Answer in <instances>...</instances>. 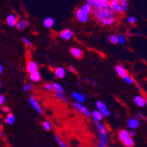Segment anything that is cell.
Wrapping results in <instances>:
<instances>
[{
    "label": "cell",
    "mask_w": 147,
    "mask_h": 147,
    "mask_svg": "<svg viewBox=\"0 0 147 147\" xmlns=\"http://www.w3.org/2000/svg\"><path fill=\"white\" fill-rule=\"evenodd\" d=\"M85 81H86V82H89V79L88 78H85Z\"/></svg>",
    "instance_id": "obj_46"
},
{
    "label": "cell",
    "mask_w": 147,
    "mask_h": 147,
    "mask_svg": "<svg viewBox=\"0 0 147 147\" xmlns=\"http://www.w3.org/2000/svg\"><path fill=\"white\" fill-rule=\"evenodd\" d=\"M115 69H116V72H117V74L120 76V77H124V76H127V72L126 69L123 67L121 65H118L115 67Z\"/></svg>",
    "instance_id": "obj_20"
},
{
    "label": "cell",
    "mask_w": 147,
    "mask_h": 147,
    "mask_svg": "<svg viewBox=\"0 0 147 147\" xmlns=\"http://www.w3.org/2000/svg\"><path fill=\"white\" fill-rule=\"evenodd\" d=\"M118 137L120 141L123 142L127 138H129V133H128V131L127 129H121L118 133Z\"/></svg>",
    "instance_id": "obj_21"
},
{
    "label": "cell",
    "mask_w": 147,
    "mask_h": 147,
    "mask_svg": "<svg viewBox=\"0 0 147 147\" xmlns=\"http://www.w3.org/2000/svg\"><path fill=\"white\" fill-rule=\"evenodd\" d=\"M54 74H55L56 77H57L59 79H62V78H65V75H66V70L64 67H57L54 70Z\"/></svg>",
    "instance_id": "obj_14"
},
{
    "label": "cell",
    "mask_w": 147,
    "mask_h": 147,
    "mask_svg": "<svg viewBox=\"0 0 147 147\" xmlns=\"http://www.w3.org/2000/svg\"><path fill=\"white\" fill-rule=\"evenodd\" d=\"M54 139H55L56 141H57V144L59 145L60 147H68L67 145V144H65V143L57 135H54Z\"/></svg>",
    "instance_id": "obj_29"
},
{
    "label": "cell",
    "mask_w": 147,
    "mask_h": 147,
    "mask_svg": "<svg viewBox=\"0 0 147 147\" xmlns=\"http://www.w3.org/2000/svg\"><path fill=\"white\" fill-rule=\"evenodd\" d=\"M92 117L93 121H100L103 119V116H102V113L100 111L95 110L92 113Z\"/></svg>",
    "instance_id": "obj_19"
},
{
    "label": "cell",
    "mask_w": 147,
    "mask_h": 147,
    "mask_svg": "<svg viewBox=\"0 0 147 147\" xmlns=\"http://www.w3.org/2000/svg\"><path fill=\"white\" fill-rule=\"evenodd\" d=\"M108 146H109V139L108 136L105 134H100L98 147H108Z\"/></svg>",
    "instance_id": "obj_6"
},
{
    "label": "cell",
    "mask_w": 147,
    "mask_h": 147,
    "mask_svg": "<svg viewBox=\"0 0 147 147\" xmlns=\"http://www.w3.org/2000/svg\"><path fill=\"white\" fill-rule=\"evenodd\" d=\"M53 87V91H55V92H59V93H63L65 94V89L63 88V86H61V84H59V83H53L52 84Z\"/></svg>",
    "instance_id": "obj_23"
},
{
    "label": "cell",
    "mask_w": 147,
    "mask_h": 147,
    "mask_svg": "<svg viewBox=\"0 0 147 147\" xmlns=\"http://www.w3.org/2000/svg\"><path fill=\"white\" fill-rule=\"evenodd\" d=\"M140 125V121H139L138 119L133 117V118H130L128 119L127 121V126L128 127L130 128L132 130L137 129Z\"/></svg>",
    "instance_id": "obj_8"
},
{
    "label": "cell",
    "mask_w": 147,
    "mask_h": 147,
    "mask_svg": "<svg viewBox=\"0 0 147 147\" xmlns=\"http://www.w3.org/2000/svg\"><path fill=\"white\" fill-rule=\"evenodd\" d=\"M122 143H123V144H124V145H125L126 147H133L135 144L133 139L130 137L128 138H127L126 140H125V141H123Z\"/></svg>",
    "instance_id": "obj_28"
},
{
    "label": "cell",
    "mask_w": 147,
    "mask_h": 147,
    "mask_svg": "<svg viewBox=\"0 0 147 147\" xmlns=\"http://www.w3.org/2000/svg\"><path fill=\"white\" fill-rule=\"evenodd\" d=\"M134 102L140 108H144L146 105V100L143 96L137 95L134 97Z\"/></svg>",
    "instance_id": "obj_9"
},
{
    "label": "cell",
    "mask_w": 147,
    "mask_h": 147,
    "mask_svg": "<svg viewBox=\"0 0 147 147\" xmlns=\"http://www.w3.org/2000/svg\"><path fill=\"white\" fill-rule=\"evenodd\" d=\"M2 136H3V133H2V129H0V137H2Z\"/></svg>",
    "instance_id": "obj_45"
},
{
    "label": "cell",
    "mask_w": 147,
    "mask_h": 147,
    "mask_svg": "<svg viewBox=\"0 0 147 147\" xmlns=\"http://www.w3.org/2000/svg\"><path fill=\"white\" fill-rule=\"evenodd\" d=\"M86 4L89 5L92 7H94V9H101L105 8L108 5H109V1L108 0H87Z\"/></svg>",
    "instance_id": "obj_2"
},
{
    "label": "cell",
    "mask_w": 147,
    "mask_h": 147,
    "mask_svg": "<svg viewBox=\"0 0 147 147\" xmlns=\"http://www.w3.org/2000/svg\"><path fill=\"white\" fill-rule=\"evenodd\" d=\"M22 40L24 41V42L25 45H26V46H29V47L32 46V41H31L30 40L28 39L27 37H22Z\"/></svg>",
    "instance_id": "obj_35"
},
{
    "label": "cell",
    "mask_w": 147,
    "mask_h": 147,
    "mask_svg": "<svg viewBox=\"0 0 147 147\" xmlns=\"http://www.w3.org/2000/svg\"><path fill=\"white\" fill-rule=\"evenodd\" d=\"M29 25V21L26 19H21L18 21L16 24V27L18 30H22L26 29Z\"/></svg>",
    "instance_id": "obj_16"
},
{
    "label": "cell",
    "mask_w": 147,
    "mask_h": 147,
    "mask_svg": "<svg viewBox=\"0 0 147 147\" xmlns=\"http://www.w3.org/2000/svg\"><path fill=\"white\" fill-rule=\"evenodd\" d=\"M1 85H2V84H1V82H0V87H1Z\"/></svg>",
    "instance_id": "obj_48"
},
{
    "label": "cell",
    "mask_w": 147,
    "mask_h": 147,
    "mask_svg": "<svg viewBox=\"0 0 147 147\" xmlns=\"http://www.w3.org/2000/svg\"><path fill=\"white\" fill-rule=\"evenodd\" d=\"M3 69H4L3 66H2V65H1V64H0V75H1L2 73H3Z\"/></svg>",
    "instance_id": "obj_43"
},
{
    "label": "cell",
    "mask_w": 147,
    "mask_h": 147,
    "mask_svg": "<svg viewBox=\"0 0 147 147\" xmlns=\"http://www.w3.org/2000/svg\"><path fill=\"white\" fill-rule=\"evenodd\" d=\"M5 102V98L2 94H0V105H2Z\"/></svg>",
    "instance_id": "obj_39"
},
{
    "label": "cell",
    "mask_w": 147,
    "mask_h": 147,
    "mask_svg": "<svg viewBox=\"0 0 147 147\" xmlns=\"http://www.w3.org/2000/svg\"><path fill=\"white\" fill-rule=\"evenodd\" d=\"M54 97H55L57 99H58V100H61V101H62L63 102H65V103H68V102H69L68 99L67 98L65 94H63V93L55 92V93H54Z\"/></svg>",
    "instance_id": "obj_24"
},
{
    "label": "cell",
    "mask_w": 147,
    "mask_h": 147,
    "mask_svg": "<svg viewBox=\"0 0 147 147\" xmlns=\"http://www.w3.org/2000/svg\"><path fill=\"white\" fill-rule=\"evenodd\" d=\"M68 68H69V69L72 72V73H76V68H75V67L73 66V65H69Z\"/></svg>",
    "instance_id": "obj_41"
},
{
    "label": "cell",
    "mask_w": 147,
    "mask_h": 147,
    "mask_svg": "<svg viewBox=\"0 0 147 147\" xmlns=\"http://www.w3.org/2000/svg\"><path fill=\"white\" fill-rule=\"evenodd\" d=\"M92 13L97 18V21L104 26H111L115 22L114 14L112 12L110 5H108L105 8L101 10L94 9L92 10Z\"/></svg>",
    "instance_id": "obj_1"
},
{
    "label": "cell",
    "mask_w": 147,
    "mask_h": 147,
    "mask_svg": "<svg viewBox=\"0 0 147 147\" xmlns=\"http://www.w3.org/2000/svg\"><path fill=\"white\" fill-rule=\"evenodd\" d=\"M44 88H45V90L49 91V92H53V87L52 84L51 83H48V84H45L44 85Z\"/></svg>",
    "instance_id": "obj_36"
},
{
    "label": "cell",
    "mask_w": 147,
    "mask_h": 147,
    "mask_svg": "<svg viewBox=\"0 0 147 147\" xmlns=\"http://www.w3.org/2000/svg\"><path fill=\"white\" fill-rule=\"evenodd\" d=\"M54 23L55 21L51 17H47L43 20V25L45 28H48V29H50L52 28L54 25Z\"/></svg>",
    "instance_id": "obj_18"
},
{
    "label": "cell",
    "mask_w": 147,
    "mask_h": 147,
    "mask_svg": "<svg viewBox=\"0 0 147 147\" xmlns=\"http://www.w3.org/2000/svg\"><path fill=\"white\" fill-rule=\"evenodd\" d=\"M33 88V86H32V84H26L24 86V87H23V91L24 92H29V91L32 90Z\"/></svg>",
    "instance_id": "obj_33"
},
{
    "label": "cell",
    "mask_w": 147,
    "mask_h": 147,
    "mask_svg": "<svg viewBox=\"0 0 147 147\" xmlns=\"http://www.w3.org/2000/svg\"><path fill=\"white\" fill-rule=\"evenodd\" d=\"M136 21V18L135 16H129L127 18V22L129 23V24H134Z\"/></svg>",
    "instance_id": "obj_38"
},
{
    "label": "cell",
    "mask_w": 147,
    "mask_h": 147,
    "mask_svg": "<svg viewBox=\"0 0 147 147\" xmlns=\"http://www.w3.org/2000/svg\"><path fill=\"white\" fill-rule=\"evenodd\" d=\"M122 79L128 84H133V83H134V81H133V78H131L129 76H128V75H127V76L122 77Z\"/></svg>",
    "instance_id": "obj_32"
},
{
    "label": "cell",
    "mask_w": 147,
    "mask_h": 147,
    "mask_svg": "<svg viewBox=\"0 0 147 147\" xmlns=\"http://www.w3.org/2000/svg\"><path fill=\"white\" fill-rule=\"evenodd\" d=\"M78 86H80V85H81V83L78 82Z\"/></svg>",
    "instance_id": "obj_47"
},
{
    "label": "cell",
    "mask_w": 147,
    "mask_h": 147,
    "mask_svg": "<svg viewBox=\"0 0 147 147\" xmlns=\"http://www.w3.org/2000/svg\"><path fill=\"white\" fill-rule=\"evenodd\" d=\"M73 105V107L76 108V110L78 111V112H80L81 113H82L84 116H85V117H92V113H91L90 110H89V108H88L86 105H84V104L80 103V102H74Z\"/></svg>",
    "instance_id": "obj_3"
},
{
    "label": "cell",
    "mask_w": 147,
    "mask_h": 147,
    "mask_svg": "<svg viewBox=\"0 0 147 147\" xmlns=\"http://www.w3.org/2000/svg\"><path fill=\"white\" fill-rule=\"evenodd\" d=\"M80 9L88 15H89L92 12V7L91 6H89V5H87V4L83 5L82 7Z\"/></svg>",
    "instance_id": "obj_27"
},
{
    "label": "cell",
    "mask_w": 147,
    "mask_h": 147,
    "mask_svg": "<svg viewBox=\"0 0 147 147\" xmlns=\"http://www.w3.org/2000/svg\"><path fill=\"white\" fill-rule=\"evenodd\" d=\"M15 121H16V117L13 113H9L5 119V122L10 125H13L15 123Z\"/></svg>",
    "instance_id": "obj_26"
},
{
    "label": "cell",
    "mask_w": 147,
    "mask_h": 147,
    "mask_svg": "<svg viewBox=\"0 0 147 147\" xmlns=\"http://www.w3.org/2000/svg\"><path fill=\"white\" fill-rule=\"evenodd\" d=\"M29 102L31 106L34 108V110L35 111V112L37 113V114H39V115L42 114V108H41L39 102L37 101V100L36 99V97H34V96H30V97H29Z\"/></svg>",
    "instance_id": "obj_4"
},
{
    "label": "cell",
    "mask_w": 147,
    "mask_h": 147,
    "mask_svg": "<svg viewBox=\"0 0 147 147\" xmlns=\"http://www.w3.org/2000/svg\"><path fill=\"white\" fill-rule=\"evenodd\" d=\"M101 113H102V114L103 117H110L111 115V112L110 111V110H108V108H107V109H105V110L102 111H101Z\"/></svg>",
    "instance_id": "obj_37"
},
{
    "label": "cell",
    "mask_w": 147,
    "mask_h": 147,
    "mask_svg": "<svg viewBox=\"0 0 147 147\" xmlns=\"http://www.w3.org/2000/svg\"><path fill=\"white\" fill-rule=\"evenodd\" d=\"M6 22L7 24L9 26L13 27V26H16V23L18 22V21H17V18L15 15L10 14L7 16Z\"/></svg>",
    "instance_id": "obj_12"
},
{
    "label": "cell",
    "mask_w": 147,
    "mask_h": 147,
    "mask_svg": "<svg viewBox=\"0 0 147 147\" xmlns=\"http://www.w3.org/2000/svg\"><path fill=\"white\" fill-rule=\"evenodd\" d=\"M96 108H97V111H102L105 110L107 109V105L105 102H103L102 101H100V100H98L95 103Z\"/></svg>",
    "instance_id": "obj_25"
},
{
    "label": "cell",
    "mask_w": 147,
    "mask_h": 147,
    "mask_svg": "<svg viewBox=\"0 0 147 147\" xmlns=\"http://www.w3.org/2000/svg\"><path fill=\"white\" fill-rule=\"evenodd\" d=\"M119 37V42L120 45H124L126 42V37L124 34H120V35L118 36Z\"/></svg>",
    "instance_id": "obj_34"
},
{
    "label": "cell",
    "mask_w": 147,
    "mask_h": 147,
    "mask_svg": "<svg viewBox=\"0 0 147 147\" xmlns=\"http://www.w3.org/2000/svg\"><path fill=\"white\" fill-rule=\"evenodd\" d=\"M94 122V125H95L96 127H97V131L99 132L100 134H108V131H107L106 127H105V125H102V123L100 121H93Z\"/></svg>",
    "instance_id": "obj_13"
},
{
    "label": "cell",
    "mask_w": 147,
    "mask_h": 147,
    "mask_svg": "<svg viewBox=\"0 0 147 147\" xmlns=\"http://www.w3.org/2000/svg\"><path fill=\"white\" fill-rule=\"evenodd\" d=\"M76 18L78 19V21L80 23H86L89 21V15L86 14V13H84L83 10H81V9H78L77 11H76Z\"/></svg>",
    "instance_id": "obj_5"
},
{
    "label": "cell",
    "mask_w": 147,
    "mask_h": 147,
    "mask_svg": "<svg viewBox=\"0 0 147 147\" xmlns=\"http://www.w3.org/2000/svg\"><path fill=\"white\" fill-rule=\"evenodd\" d=\"M71 96L76 100V102H80V103H82V102H85V100H86V97L84 94L79 93V92H73L71 93Z\"/></svg>",
    "instance_id": "obj_10"
},
{
    "label": "cell",
    "mask_w": 147,
    "mask_h": 147,
    "mask_svg": "<svg viewBox=\"0 0 147 147\" xmlns=\"http://www.w3.org/2000/svg\"><path fill=\"white\" fill-rule=\"evenodd\" d=\"M2 111H3V112H5V113H8V112L10 111V108H9L8 107L5 106L2 108Z\"/></svg>",
    "instance_id": "obj_42"
},
{
    "label": "cell",
    "mask_w": 147,
    "mask_h": 147,
    "mask_svg": "<svg viewBox=\"0 0 147 147\" xmlns=\"http://www.w3.org/2000/svg\"><path fill=\"white\" fill-rule=\"evenodd\" d=\"M29 78L34 82H38V81H40L41 79V75L40 73H39V71H36L34 72V73H30L29 75Z\"/></svg>",
    "instance_id": "obj_22"
},
{
    "label": "cell",
    "mask_w": 147,
    "mask_h": 147,
    "mask_svg": "<svg viewBox=\"0 0 147 147\" xmlns=\"http://www.w3.org/2000/svg\"><path fill=\"white\" fill-rule=\"evenodd\" d=\"M109 41H110L112 44H114V45L118 44L119 42L118 35H117V34H112V35H111L110 37H109Z\"/></svg>",
    "instance_id": "obj_30"
},
{
    "label": "cell",
    "mask_w": 147,
    "mask_h": 147,
    "mask_svg": "<svg viewBox=\"0 0 147 147\" xmlns=\"http://www.w3.org/2000/svg\"><path fill=\"white\" fill-rule=\"evenodd\" d=\"M119 13H123L127 12V10L129 8V2L127 0H119Z\"/></svg>",
    "instance_id": "obj_11"
},
{
    "label": "cell",
    "mask_w": 147,
    "mask_h": 147,
    "mask_svg": "<svg viewBox=\"0 0 147 147\" xmlns=\"http://www.w3.org/2000/svg\"><path fill=\"white\" fill-rule=\"evenodd\" d=\"M128 133H129V137L132 138H133V137H135V136H136V133H135L134 130H132V129H131L130 131H128Z\"/></svg>",
    "instance_id": "obj_40"
},
{
    "label": "cell",
    "mask_w": 147,
    "mask_h": 147,
    "mask_svg": "<svg viewBox=\"0 0 147 147\" xmlns=\"http://www.w3.org/2000/svg\"><path fill=\"white\" fill-rule=\"evenodd\" d=\"M59 35L60 37L64 40H69L73 37V31L70 30V29H66L61 31Z\"/></svg>",
    "instance_id": "obj_7"
},
{
    "label": "cell",
    "mask_w": 147,
    "mask_h": 147,
    "mask_svg": "<svg viewBox=\"0 0 147 147\" xmlns=\"http://www.w3.org/2000/svg\"><path fill=\"white\" fill-rule=\"evenodd\" d=\"M70 53L76 59H81L83 57V52L78 48H72L70 49Z\"/></svg>",
    "instance_id": "obj_17"
},
{
    "label": "cell",
    "mask_w": 147,
    "mask_h": 147,
    "mask_svg": "<svg viewBox=\"0 0 147 147\" xmlns=\"http://www.w3.org/2000/svg\"><path fill=\"white\" fill-rule=\"evenodd\" d=\"M26 69H27V71L29 72V73H34V72L38 71V65L36 63L35 61H31L27 64Z\"/></svg>",
    "instance_id": "obj_15"
},
{
    "label": "cell",
    "mask_w": 147,
    "mask_h": 147,
    "mask_svg": "<svg viewBox=\"0 0 147 147\" xmlns=\"http://www.w3.org/2000/svg\"><path fill=\"white\" fill-rule=\"evenodd\" d=\"M42 127L46 131H50L51 129V124L49 121H44L42 122Z\"/></svg>",
    "instance_id": "obj_31"
},
{
    "label": "cell",
    "mask_w": 147,
    "mask_h": 147,
    "mask_svg": "<svg viewBox=\"0 0 147 147\" xmlns=\"http://www.w3.org/2000/svg\"><path fill=\"white\" fill-rule=\"evenodd\" d=\"M92 85H93V86H96L97 85V82L96 81H92Z\"/></svg>",
    "instance_id": "obj_44"
}]
</instances>
